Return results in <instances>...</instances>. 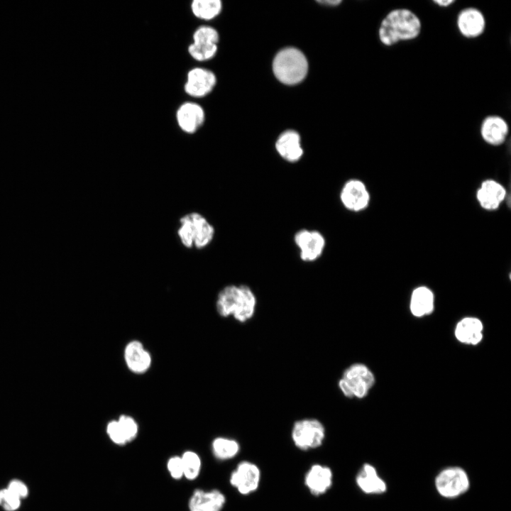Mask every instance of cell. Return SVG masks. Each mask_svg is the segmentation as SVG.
Returning <instances> with one entry per match:
<instances>
[{"label":"cell","mask_w":511,"mask_h":511,"mask_svg":"<svg viewBox=\"0 0 511 511\" xmlns=\"http://www.w3.org/2000/svg\"><path fill=\"white\" fill-rule=\"evenodd\" d=\"M375 383L372 372L363 364L348 367L339 380V388L346 397H364Z\"/></svg>","instance_id":"obj_5"},{"label":"cell","mask_w":511,"mask_h":511,"mask_svg":"<svg viewBox=\"0 0 511 511\" xmlns=\"http://www.w3.org/2000/svg\"><path fill=\"white\" fill-rule=\"evenodd\" d=\"M256 297L251 288L244 284H231L219 292L216 309L222 317L230 316L244 323L251 319L256 307Z\"/></svg>","instance_id":"obj_1"},{"label":"cell","mask_w":511,"mask_h":511,"mask_svg":"<svg viewBox=\"0 0 511 511\" xmlns=\"http://www.w3.org/2000/svg\"><path fill=\"white\" fill-rule=\"evenodd\" d=\"M21 500L8 488L0 490V506L6 511H16L21 506Z\"/></svg>","instance_id":"obj_28"},{"label":"cell","mask_w":511,"mask_h":511,"mask_svg":"<svg viewBox=\"0 0 511 511\" xmlns=\"http://www.w3.org/2000/svg\"><path fill=\"white\" fill-rule=\"evenodd\" d=\"M358 488L367 494H380L386 491L385 482L378 476L374 466L365 463L356 476Z\"/></svg>","instance_id":"obj_20"},{"label":"cell","mask_w":511,"mask_h":511,"mask_svg":"<svg viewBox=\"0 0 511 511\" xmlns=\"http://www.w3.org/2000/svg\"><path fill=\"white\" fill-rule=\"evenodd\" d=\"M273 68L275 75L281 82L295 84L305 77L308 64L305 56L300 50L294 48H287L276 55Z\"/></svg>","instance_id":"obj_4"},{"label":"cell","mask_w":511,"mask_h":511,"mask_svg":"<svg viewBox=\"0 0 511 511\" xmlns=\"http://www.w3.org/2000/svg\"><path fill=\"white\" fill-rule=\"evenodd\" d=\"M333 483V473L328 466L314 464L307 471L304 477V484L314 495L326 493Z\"/></svg>","instance_id":"obj_15"},{"label":"cell","mask_w":511,"mask_h":511,"mask_svg":"<svg viewBox=\"0 0 511 511\" xmlns=\"http://www.w3.org/2000/svg\"><path fill=\"white\" fill-rule=\"evenodd\" d=\"M260 471L255 463L243 461L240 462L230 476V483L241 495L255 492L260 484Z\"/></svg>","instance_id":"obj_10"},{"label":"cell","mask_w":511,"mask_h":511,"mask_svg":"<svg viewBox=\"0 0 511 511\" xmlns=\"http://www.w3.org/2000/svg\"><path fill=\"white\" fill-rule=\"evenodd\" d=\"M483 324L478 319L466 317L456 325L455 335L462 343L476 345L483 338Z\"/></svg>","instance_id":"obj_21"},{"label":"cell","mask_w":511,"mask_h":511,"mask_svg":"<svg viewBox=\"0 0 511 511\" xmlns=\"http://www.w3.org/2000/svg\"><path fill=\"white\" fill-rule=\"evenodd\" d=\"M293 241L298 249L300 260L305 263L319 260L326 246L325 236L316 229H300L295 233Z\"/></svg>","instance_id":"obj_7"},{"label":"cell","mask_w":511,"mask_h":511,"mask_svg":"<svg viewBox=\"0 0 511 511\" xmlns=\"http://www.w3.org/2000/svg\"><path fill=\"white\" fill-rule=\"evenodd\" d=\"M325 428L316 419H303L295 422L291 432L292 441L301 450L319 447L325 438Z\"/></svg>","instance_id":"obj_6"},{"label":"cell","mask_w":511,"mask_h":511,"mask_svg":"<svg viewBox=\"0 0 511 511\" xmlns=\"http://www.w3.org/2000/svg\"><path fill=\"white\" fill-rule=\"evenodd\" d=\"M124 360L128 368L136 374L145 373L150 367L152 358L143 344L137 340L128 342L124 349Z\"/></svg>","instance_id":"obj_14"},{"label":"cell","mask_w":511,"mask_h":511,"mask_svg":"<svg viewBox=\"0 0 511 511\" xmlns=\"http://www.w3.org/2000/svg\"><path fill=\"white\" fill-rule=\"evenodd\" d=\"M469 484L466 472L456 466L442 470L435 478L436 490L446 498H454L463 494L468 489Z\"/></svg>","instance_id":"obj_8"},{"label":"cell","mask_w":511,"mask_h":511,"mask_svg":"<svg viewBox=\"0 0 511 511\" xmlns=\"http://www.w3.org/2000/svg\"><path fill=\"white\" fill-rule=\"evenodd\" d=\"M434 308V295L432 292L426 287L416 288L412 294L410 302V309L416 317H422L432 312Z\"/></svg>","instance_id":"obj_22"},{"label":"cell","mask_w":511,"mask_h":511,"mask_svg":"<svg viewBox=\"0 0 511 511\" xmlns=\"http://www.w3.org/2000/svg\"><path fill=\"white\" fill-rule=\"evenodd\" d=\"M167 467L173 478L180 479L184 476L181 457L173 456L170 458L167 461Z\"/></svg>","instance_id":"obj_31"},{"label":"cell","mask_w":511,"mask_h":511,"mask_svg":"<svg viewBox=\"0 0 511 511\" xmlns=\"http://www.w3.org/2000/svg\"><path fill=\"white\" fill-rule=\"evenodd\" d=\"M183 474L188 480L195 479L199 474L201 469V460L194 452L187 451L181 457Z\"/></svg>","instance_id":"obj_25"},{"label":"cell","mask_w":511,"mask_h":511,"mask_svg":"<svg viewBox=\"0 0 511 511\" xmlns=\"http://www.w3.org/2000/svg\"><path fill=\"white\" fill-rule=\"evenodd\" d=\"M192 14L201 20L209 21L216 17L222 9L220 0H193L190 4Z\"/></svg>","instance_id":"obj_23"},{"label":"cell","mask_w":511,"mask_h":511,"mask_svg":"<svg viewBox=\"0 0 511 511\" xmlns=\"http://www.w3.org/2000/svg\"><path fill=\"white\" fill-rule=\"evenodd\" d=\"M211 447L214 455L220 460L231 459L236 456L240 450L239 444L236 440L224 437L216 438Z\"/></svg>","instance_id":"obj_24"},{"label":"cell","mask_w":511,"mask_h":511,"mask_svg":"<svg viewBox=\"0 0 511 511\" xmlns=\"http://www.w3.org/2000/svg\"><path fill=\"white\" fill-rule=\"evenodd\" d=\"M216 84L215 74L203 67H193L187 74L184 84L185 92L194 98H202L208 95Z\"/></svg>","instance_id":"obj_11"},{"label":"cell","mask_w":511,"mask_h":511,"mask_svg":"<svg viewBox=\"0 0 511 511\" xmlns=\"http://www.w3.org/2000/svg\"><path fill=\"white\" fill-rule=\"evenodd\" d=\"M226 502L224 495L218 490L197 489L189 501V511H221Z\"/></svg>","instance_id":"obj_16"},{"label":"cell","mask_w":511,"mask_h":511,"mask_svg":"<svg viewBox=\"0 0 511 511\" xmlns=\"http://www.w3.org/2000/svg\"><path fill=\"white\" fill-rule=\"evenodd\" d=\"M217 45L192 43L187 48L189 55L199 62L211 59L216 53Z\"/></svg>","instance_id":"obj_26"},{"label":"cell","mask_w":511,"mask_h":511,"mask_svg":"<svg viewBox=\"0 0 511 511\" xmlns=\"http://www.w3.org/2000/svg\"><path fill=\"white\" fill-rule=\"evenodd\" d=\"M176 234L184 248L203 250L214 241L216 230L204 214L199 211H189L179 218Z\"/></svg>","instance_id":"obj_3"},{"label":"cell","mask_w":511,"mask_h":511,"mask_svg":"<svg viewBox=\"0 0 511 511\" xmlns=\"http://www.w3.org/2000/svg\"><path fill=\"white\" fill-rule=\"evenodd\" d=\"M275 149L280 156L289 163H296L303 155L300 135L294 131L282 133L275 143Z\"/></svg>","instance_id":"obj_18"},{"label":"cell","mask_w":511,"mask_h":511,"mask_svg":"<svg viewBox=\"0 0 511 511\" xmlns=\"http://www.w3.org/2000/svg\"><path fill=\"white\" fill-rule=\"evenodd\" d=\"M507 121L500 116L491 115L484 119L480 126V134L485 142L491 145L503 143L508 135Z\"/></svg>","instance_id":"obj_17"},{"label":"cell","mask_w":511,"mask_h":511,"mask_svg":"<svg viewBox=\"0 0 511 511\" xmlns=\"http://www.w3.org/2000/svg\"><path fill=\"white\" fill-rule=\"evenodd\" d=\"M106 433L110 439L118 445H124L128 442L118 420H112L108 423Z\"/></svg>","instance_id":"obj_29"},{"label":"cell","mask_w":511,"mask_h":511,"mask_svg":"<svg viewBox=\"0 0 511 511\" xmlns=\"http://www.w3.org/2000/svg\"><path fill=\"white\" fill-rule=\"evenodd\" d=\"M6 488L17 495L20 499L26 498L29 493L27 485L23 481L18 479L11 480Z\"/></svg>","instance_id":"obj_32"},{"label":"cell","mask_w":511,"mask_h":511,"mask_svg":"<svg viewBox=\"0 0 511 511\" xmlns=\"http://www.w3.org/2000/svg\"><path fill=\"white\" fill-rule=\"evenodd\" d=\"M434 2L441 7H447L454 4L455 1L453 0H435Z\"/></svg>","instance_id":"obj_33"},{"label":"cell","mask_w":511,"mask_h":511,"mask_svg":"<svg viewBox=\"0 0 511 511\" xmlns=\"http://www.w3.org/2000/svg\"><path fill=\"white\" fill-rule=\"evenodd\" d=\"M128 441L133 440L138 434V427L133 418L128 415H121L117 419Z\"/></svg>","instance_id":"obj_30"},{"label":"cell","mask_w":511,"mask_h":511,"mask_svg":"<svg viewBox=\"0 0 511 511\" xmlns=\"http://www.w3.org/2000/svg\"><path fill=\"white\" fill-rule=\"evenodd\" d=\"M421 30V21L414 12L407 9H395L382 20L378 37L382 44L392 46L400 41L417 38Z\"/></svg>","instance_id":"obj_2"},{"label":"cell","mask_w":511,"mask_h":511,"mask_svg":"<svg viewBox=\"0 0 511 511\" xmlns=\"http://www.w3.org/2000/svg\"><path fill=\"white\" fill-rule=\"evenodd\" d=\"M339 199L345 209L358 212L368 206L370 194L362 181L351 179L346 181L341 187Z\"/></svg>","instance_id":"obj_9"},{"label":"cell","mask_w":511,"mask_h":511,"mask_svg":"<svg viewBox=\"0 0 511 511\" xmlns=\"http://www.w3.org/2000/svg\"><path fill=\"white\" fill-rule=\"evenodd\" d=\"M219 40L217 31L209 26H201L192 34V42L196 43L217 45Z\"/></svg>","instance_id":"obj_27"},{"label":"cell","mask_w":511,"mask_h":511,"mask_svg":"<svg viewBox=\"0 0 511 511\" xmlns=\"http://www.w3.org/2000/svg\"><path fill=\"white\" fill-rule=\"evenodd\" d=\"M176 121L179 128L187 134L195 133L205 120V112L201 105L185 101L176 111Z\"/></svg>","instance_id":"obj_12"},{"label":"cell","mask_w":511,"mask_h":511,"mask_svg":"<svg viewBox=\"0 0 511 511\" xmlns=\"http://www.w3.org/2000/svg\"><path fill=\"white\" fill-rule=\"evenodd\" d=\"M506 194L505 188L496 181H484L477 192V199L480 206L487 210L498 208Z\"/></svg>","instance_id":"obj_19"},{"label":"cell","mask_w":511,"mask_h":511,"mask_svg":"<svg viewBox=\"0 0 511 511\" xmlns=\"http://www.w3.org/2000/svg\"><path fill=\"white\" fill-rule=\"evenodd\" d=\"M319 2H320V3H323V4H334V5L335 4V5H336V4H338L341 3V1H336V0L334 1V0H331V1H319Z\"/></svg>","instance_id":"obj_34"},{"label":"cell","mask_w":511,"mask_h":511,"mask_svg":"<svg viewBox=\"0 0 511 511\" xmlns=\"http://www.w3.org/2000/svg\"><path fill=\"white\" fill-rule=\"evenodd\" d=\"M456 23L461 34L467 38H478L485 29V19L483 13L474 7L461 10L457 16Z\"/></svg>","instance_id":"obj_13"}]
</instances>
